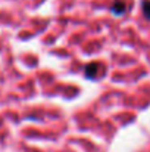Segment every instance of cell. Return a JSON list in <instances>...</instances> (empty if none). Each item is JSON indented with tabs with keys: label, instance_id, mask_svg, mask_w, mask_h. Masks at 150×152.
Segmentation results:
<instances>
[{
	"label": "cell",
	"instance_id": "1",
	"mask_svg": "<svg viewBox=\"0 0 150 152\" xmlns=\"http://www.w3.org/2000/svg\"><path fill=\"white\" fill-rule=\"evenodd\" d=\"M100 71H103V66L99 62H93V64H88L86 66V77L88 78H96L100 74Z\"/></svg>",
	"mask_w": 150,
	"mask_h": 152
},
{
	"label": "cell",
	"instance_id": "2",
	"mask_svg": "<svg viewBox=\"0 0 150 152\" xmlns=\"http://www.w3.org/2000/svg\"><path fill=\"white\" fill-rule=\"evenodd\" d=\"M125 10H127V4H125L122 0H116V1L112 4V12H113L115 15H122Z\"/></svg>",
	"mask_w": 150,
	"mask_h": 152
},
{
	"label": "cell",
	"instance_id": "3",
	"mask_svg": "<svg viewBox=\"0 0 150 152\" xmlns=\"http://www.w3.org/2000/svg\"><path fill=\"white\" fill-rule=\"evenodd\" d=\"M143 15L150 19V0H144L143 1Z\"/></svg>",
	"mask_w": 150,
	"mask_h": 152
}]
</instances>
